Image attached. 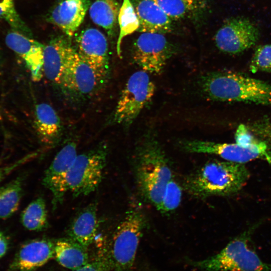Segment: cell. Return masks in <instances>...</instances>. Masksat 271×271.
<instances>
[{
	"label": "cell",
	"mask_w": 271,
	"mask_h": 271,
	"mask_svg": "<svg viewBox=\"0 0 271 271\" xmlns=\"http://www.w3.org/2000/svg\"><path fill=\"white\" fill-rule=\"evenodd\" d=\"M134 173L142 196L158 208L172 173L165 152L155 132H146L135 156Z\"/></svg>",
	"instance_id": "cell-1"
},
{
	"label": "cell",
	"mask_w": 271,
	"mask_h": 271,
	"mask_svg": "<svg viewBox=\"0 0 271 271\" xmlns=\"http://www.w3.org/2000/svg\"><path fill=\"white\" fill-rule=\"evenodd\" d=\"M249 177L244 164L214 160L188 177L184 186L189 193L199 198L228 196L238 193Z\"/></svg>",
	"instance_id": "cell-2"
},
{
	"label": "cell",
	"mask_w": 271,
	"mask_h": 271,
	"mask_svg": "<svg viewBox=\"0 0 271 271\" xmlns=\"http://www.w3.org/2000/svg\"><path fill=\"white\" fill-rule=\"evenodd\" d=\"M203 92L221 101L271 104V84L238 73L222 71L208 73L200 80Z\"/></svg>",
	"instance_id": "cell-3"
},
{
	"label": "cell",
	"mask_w": 271,
	"mask_h": 271,
	"mask_svg": "<svg viewBox=\"0 0 271 271\" xmlns=\"http://www.w3.org/2000/svg\"><path fill=\"white\" fill-rule=\"evenodd\" d=\"M255 228L250 227L233 239L217 254L190 261V264L204 271H271V264L262 261L249 245Z\"/></svg>",
	"instance_id": "cell-4"
},
{
	"label": "cell",
	"mask_w": 271,
	"mask_h": 271,
	"mask_svg": "<svg viewBox=\"0 0 271 271\" xmlns=\"http://www.w3.org/2000/svg\"><path fill=\"white\" fill-rule=\"evenodd\" d=\"M146 226L141 208L130 206L112 236L110 261L115 271H131Z\"/></svg>",
	"instance_id": "cell-5"
},
{
	"label": "cell",
	"mask_w": 271,
	"mask_h": 271,
	"mask_svg": "<svg viewBox=\"0 0 271 271\" xmlns=\"http://www.w3.org/2000/svg\"><path fill=\"white\" fill-rule=\"evenodd\" d=\"M107 154V145L102 143L77 155L67 176L68 191L74 197L94 192L101 182Z\"/></svg>",
	"instance_id": "cell-6"
},
{
	"label": "cell",
	"mask_w": 271,
	"mask_h": 271,
	"mask_svg": "<svg viewBox=\"0 0 271 271\" xmlns=\"http://www.w3.org/2000/svg\"><path fill=\"white\" fill-rule=\"evenodd\" d=\"M155 89L147 72L140 70L133 73L119 98L112 115V122L129 126L150 102Z\"/></svg>",
	"instance_id": "cell-7"
},
{
	"label": "cell",
	"mask_w": 271,
	"mask_h": 271,
	"mask_svg": "<svg viewBox=\"0 0 271 271\" xmlns=\"http://www.w3.org/2000/svg\"><path fill=\"white\" fill-rule=\"evenodd\" d=\"M174 52L172 45L164 34L146 32L136 40L132 58L143 70L160 74Z\"/></svg>",
	"instance_id": "cell-8"
},
{
	"label": "cell",
	"mask_w": 271,
	"mask_h": 271,
	"mask_svg": "<svg viewBox=\"0 0 271 271\" xmlns=\"http://www.w3.org/2000/svg\"><path fill=\"white\" fill-rule=\"evenodd\" d=\"M259 36L257 28L251 22L237 18L227 21L217 31L214 40L220 51L235 54L253 47Z\"/></svg>",
	"instance_id": "cell-9"
},
{
	"label": "cell",
	"mask_w": 271,
	"mask_h": 271,
	"mask_svg": "<svg viewBox=\"0 0 271 271\" xmlns=\"http://www.w3.org/2000/svg\"><path fill=\"white\" fill-rule=\"evenodd\" d=\"M77 156L76 144L68 143L58 152L44 173L43 184L51 193L53 210L61 204L68 192L67 178Z\"/></svg>",
	"instance_id": "cell-10"
},
{
	"label": "cell",
	"mask_w": 271,
	"mask_h": 271,
	"mask_svg": "<svg viewBox=\"0 0 271 271\" xmlns=\"http://www.w3.org/2000/svg\"><path fill=\"white\" fill-rule=\"evenodd\" d=\"M103 82L95 70L74 49L66 64L61 85L82 95H90Z\"/></svg>",
	"instance_id": "cell-11"
},
{
	"label": "cell",
	"mask_w": 271,
	"mask_h": 271,
	"mask_svg": "<svg viewBox=\"0 0 271 271\" xmlns=\"http://www.w3.org/2000/svg\"><path fill=\"white\" fill-rule=\"evenodd\" d=\"M78 54L95 70L104 81L109 72L108 47L105 35L95 28H88L78 36Z\"/></svg>",
	"instance_id": "cell-12"
},
{
	"label": "cell",
	"mask_w": 271,
	"mask_h": 271,
	"mask_svg": "<svg viewBox=\"0 0 271 271\" xmlns=\"http://www.w3.org/2000/svg\"><path fill=\"white\" fill-rule=\"evenodd\" d=\"M180 148L191 153L214 154L227 161L245 164L263 158L259 153L240 146L236 143H220L196 140H186L179 142Z\"/></svg>",
	"instance_id": "cell-13"
},
{
	"label": "cell",
	"mask_w": 271,
	"mask_h": 271,
	"mask_svg": "<svg viewBox=\"0 0 271 271\" xmlns=\"http://www.w3.org/2000/svg\"><path fill=\"white\" fill-rule=\"evenodd\" d=\"M7 46L24 61L35 81L41 80L43 75L44 45L17 30L9 32L6 37Z\"/></svg>",
	"instance_id": "cell-14"
},
{
	"label": "cell",
	"mask_w": 271,
	"mask_h": 271,
	"mask_svg": "<svg viewBox=\"0 0 271 271\" xmlns=\"http://www.w3.org/2000/svg\"><path fill=\"white\" fill-rule=\"evenodd\" d=\"M55 253V241L38 238L24 243L19 249L13 263L19 271H33L46 264Z\"/></svg>",
	"instance_id": "cell-15"
},
{
	"label": "cell",
	"mask_w": 271,
	"mask_h": 271,
	"mask_svg": "<svg viewBox=\"0 0 271 271\" xmlns=\"http://www.w3.org/2000/svg\"><path fill=\"white\" fill-rule=\"evenodd\" d=\"M90 0H61L52 10L49 21L72 37L83 22Z\"/></svg>",
	"instance_id": "cell-16"
},
{
	"label": "cell",
	"mask_w": 271,
	"mask_h": 271,
	"mask_svg": "<svg viewBox=\"0 0 271 271\" xmlns=\"http://www.w3.org/2000/svg\"><path fill=\"white\" fill-rule=\"evenodd\" d=\"M74 49L64 38L57 37L44 46L43 74L50 81L61 84L68 61Z\"/></svg>",
	"instance_id": "cell-17"
},
{
	"label": "cell",
	"mask_w": 271,
	"mask_h": 271,
	"mask_svg": "<svg viewBox=\"0 0 271 271\" xmlns=\"http://www.w3.org/2000/svg\"><path fill=\"white\" fill-rule=\"evenodd\" d=\"M132 3L140 24L138 31L165 34L172 30V19L153 0H133Z\"/></svg>",
	"instance_id": "cell-18"
},
{
	"label": "cell",
	"mask_w": 271,
	"mask_h": 271,
	"mask_svg": "<svg viewBox=\"0 0 271 271\" xmlns=\"http://www.w3.org/2000/svg\"><path fill=\"white\" fill-rule=\"evenodd\" d=\"M97 203L87 205L72 219L67 230L69 238L88 247L94 241L98 227Z\"/></svg>",
	"instance_id": "cell-19"
},
{
	"label": "cell",
	"mask_w": 271,
	"mask_h": 271,
	"mask_svg": "<svg viewBox=\"0 0 271 271\" xmlns=\"http://www.w3.org/2000/svg\"><path fill=\"white\" fill-rule=\"evenodd\" d=\"M35 124L42 141L52 145L59 140L62 131V123L56 111L46 103L38 104L35 107Z\"/></svg>",
	"instance_id": "cell-20"
},
{
	"label": "cell",
	"mask_w": 271,
	"mask_h": 271,
	"mask_svg": "<svg viewBox=\"0 0 271 271\" xmlns=\"http://www.w3.org/2000/svg\"><path fill=\"white\" fill-rule=\"evenodd\" d=\"M87 248L69 238L60 239L55 241L54 256L62 266L74 270L89 262Z\"/></svg>",
	"instance_id": "cell-21"
},
{
	"label": "cell",
	"mask_w": 271,
	"mask_h": 271,
	"mask_svg": "<svg viewBox=\"0 0 271 271\" xmlns=\"http://www.w3.org/2000/svg\"><path fill=\"white\" fill-rule=\"evenodd\" d=\"M120 6L116 0H95L89 8L92 21L102 27L109 36L116 29Z\"/></svg>",
	"instance_id": "cell-22"
},
{
	"label": "cell",
	"mask_w": 271,
	"mask_h": 271,
	"mask_svg": "<svg viewBox=\"0 0 271 271\" xmlns=\"http://www.w3.org/2000/svg\"><path fill=\"white\" fill-rule=\"evenodd\" d=\"M24 179L18 177L0 187V219L11 217L18 210L23 193Z\"/></svg>",
	"instance_id": "cell-23"
},
{
	"label": "cell",
	"mask_w": 271,
	"mask_h": 271,
	"mask_svg": "<svg viewBox=\"0 0 271 271\" xmlns=\"http://www.w3.org/2000/svg\"><path fill=\"white\" fill-rule=\"evenodd\" d=\"M23 225L31 231H39L49 226L48 213L45 200L39 197L32 201L21 215Z\"/></svg>",
	"instance_id": "cell-24"
},
{
	"label": "cell",
	"mask_w": 271,
	"mask_h": 271,
	"mask_svg": "<svg viewBox=\"0 0 271 271\" xmlns=\"http://www.w3.org/2000/svg\"><path fill=\"white\" fill-rule=\"evenodd\" d=\"M117 22L119 33L116 43V51L119 57L121 56V44L126 36L138 31L140 24L134 6L130 0H123L120 6Z\"/></svg>",
	"instance_id": "cell-25"
},
{
	"label": "cell",
	"mask_w": 271,
	"mask_h": 271,
	"mask_svg": "<svg viewBox=\"0 0 271 271\" xmlns=\"http://www.w3.org/2000/svg\"><path fill=\"white\" fill-rule=\"evenodd\" d=\"M182 194L181 187L172 179L167 184L162 201L157 209L163 213L174 211L181 203Z\"/></svg>",
	"instance_id": "cell-26"
},
{
	"label": "cell",
	"mask_w": 271,
	"mask_h": 271,
	"mask_svg": "<svg viewBox=\"0 0 271 271\" xmlns=\"http://www.w3.org/2000/svg\"><path fill=\"white\" fill-rule=\"evenodd\" d=\"M172 20L195 15L197 11L183 0H153Z\"/></svg>",
	"instance_id": "cell-27"
},
{
	"label": "cell",
	"mask_w": 271,
	"mask_h": 271,
	"mask_svg": "<svg viewBox=\"0 0 271 271\" xmlns=\"http://www.w3.org/2000/svg\"><path fill=\"white\" fill-rule=\"evenodd\" d=\"M250 71L271 72V44L261 45L256 48L249 65Z\"/></svg>",
	"instance_id": "cell-28"
},
{
	"label": "cell",
	"mask_w": 271,
	"mask_h": 271,
	"mask_svg": "<svg viewBox=\"0 0 271 271\" xmlns=\"http://www.w3.org/2000/svg\"><path fill=\"white\" fill-rule=\"evenodd\" d=\"M0 19H4L14 29L26 35L28 29L15 10L13 0H0Z\"/></svg>",
	"instance_id": "cell-29"
},
{
	"label": "cell",
	"mask_w": 271,
	"mask_h": 271,
	"mask_svg": "<svg viewBox=\"0 0 271 271\" xmlns=\"http://www.w3.org/2000/svg\"><path fill=\"white\" fill-rule=\"evenodd\" d=\"M246 126L253 135L271 147V116L264 117Z\"/></svg>",
	"instance_id": "cell-30"
},
{
	"label": "cell",
	"mask_w": 271,
	"mask_h": 271,
	"mask_svg": "<svg viewBox=\"0 0 271 271\" xmlns=\"http://www.w3.org/2000/svg\"><path fill=\"white\" fill-rule=\"evenodd\" d=\"M31 157V155L27 156L26 157L9 164H1L0 163V182L15 169L25 163Z\"/></svg>",
	"instance_id": "cell-31"
},
{
	"label": "cell",
	"mask_w": 271,
	"mask_h": 271,
	"mask_svg": "<svg viewBox=\"0 0 271 271\" xmlns=\"http://www.w3.org/2000/svg\"><path fill=\"white\" fill-rule=\"evenodd\" d=\"M104 264L101 261H95L88 263L83 267L72 271H104Z\"/></svg>",
	"instance_id": "cell-32"
},
{
	"label": "cell",
	"mask_w": 271,
	"mask_h": 271,
	"mask_svg": "<svg viewBox=\"0 0 271 271\" xmlns=\"http://www.w3.org/2000/svg\"><path fill=\"white\" fill-rule=\"evenodd\" d=\"M193 8L197 12H200L206 8L207 0H183Z\"/></svg>",
	"instance_id": "cell-33"
},
{
	"label": "cell",
	"mask_w": 271,
	"mask_h": 271,
	"mask_svg": "<svg viewBox=\"0 0 271 271\" xmlns=\"http://www.w3.org/2000/svg\"><path fill=\"white\" fill-rule=\"evenodd\" d=\"M9 246V241L5 234L0 231V257L6 253Z\"/></svg>",
	"instance_id": "cell-34"
}]
</instances>
